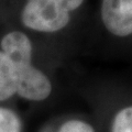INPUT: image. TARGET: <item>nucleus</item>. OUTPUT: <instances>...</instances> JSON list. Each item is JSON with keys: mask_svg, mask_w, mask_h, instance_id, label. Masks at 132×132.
I'll return each mask as SVG.
<instances>
[{"mask_svg": "<svg viewBox=\"0 0 132 132\" xmlns=\"http://www.w3.org/2000/svg\"><path fill=\"white\" fill-rule=\"evenodd\" d=\"M26 27L40 32H56L67 26L69 11L65 0H28L21 14Z\"/></svg>", "mask_w": 132, "mask_h": 132, "instance_id": "1", "label": "nucleus"}, {"mask_svg": "<svg viewBox=\"0 0 132 132\" xmlns=\"http://www.w3.org/2000/svg\"><path fill=\"white\" fill-rule=\"evenodd\" d=\"M14 65V64H13ZM18 74L16 94L24 99L41 101L46 99L52 92V84L44 73L31 63L14 65Z\"/></svg>", "mask_w": 132, "mask_h": 132, "instance_id": "2", "label": "nucleus"}, {"mask_svg": "<svg viewBox=\"0 0 132 132\" xmlns=\"http://www.w3.org/2000/svg\"><path fill=\"white\" fill-rule=\"evenodd\" d=\"M101 19L113 35L132 34V0H102Z\"/></svg>", "mask_w": 132, "mask_h": 132, "instance_id": "3", "label": "nucleus"}, {"mask_svg": "<svg viewBox=\"0 0 132 132\" xmlns=\"http://www.w3.org/2000/svg\"><path fill=\"white\" fill-rule=\"evenodd\" d=\"M1 51L15 65L31 63L32 44L28 36L20 31L8 33L1 40Z\"/></svg>", "mask_w": 132, "mask_h": 132, "instance_id": "4", "label": "nucleus"}, {"mask_svg": "<svg viewBox=\"0 0 132 132\" xmlns=\"http://www.w3.org/2000/svg\"><path fill=\"white\" fill-rule=\"evenodd\" d=\"M18 74L13 63L5 53L0 51V101L16 94Z\"/></svg>", "mask_w": 132, "mask_h": 132, "instance_id": "5", "label": "nucleus"}, {"mask_svg": "<svg viewBox=\"0 0 132 132\" xmlns=\"http://www.w3.org/2000/svg\"><path fill=\"white\" fill-rule=\"evenodd\" d=\"M22 123L18 114L0 107V132H21Z\"/></svg>", "mask_w": 132, "mask_h": 132, "instance_id": "6", "label": "nucleus"}, {"mask_svg": "<svg viewBox=\"0 0 132 132\" xmlns=\"http://www.w3.org/2000/svg\"><path fill=\"white\" fill-rule=\"evenodd\" d=\"M111 132H132V106L121 109L114 116Z\"/></svg>", "mask_w": 132, "mask_h": 132, "instance_id": "7", "label": "nucleus"}, {"mask_svg": "<svg viewBox=\"0 0 132 132\" xmlns=\"http://www.w3.org/2000/svg\"><path fill=\"white\" fill-rule=\"evenodd\" d=\"M59 132H95L94 128L87 122L81 120H69L66 121L60 128Z\"/></svg>", "mask_w": 132, "mask_h": 132, "instance_id": "8", "label": "nucleus"}]
</instances>
